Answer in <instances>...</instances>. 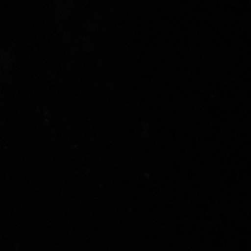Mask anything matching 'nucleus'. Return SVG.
Instances as JSON below:
<instances>
[]
</instances>
